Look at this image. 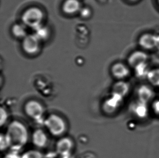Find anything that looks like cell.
Masks as SVG:
<instances>
[{
  "instance_id": "cell-7",
  "label": "cell",
  "mask_w": 159,
  "mask_h": 158,
  "mask_svg": "<svg viewBox=\"0 0 159 158\" xmlns=\"http://www.w3.org/2000/svg\"><path fill=\"white\" fill-rule=\"evenodd\" d=\"M136 96L139 100L149 103L155 97V92L149 86L142 85L136 90Z\"/></svg>"
},
{
  "instance_id": "cell-26",
  "label": "cell",
  "mask_w": 159,
  "mask_h": 158,
  "mask_svg": "<svg viewBox=\"0 0 159 158\" xmlns=\"http://www.w3.org/2000/svg\"><path fill=\"white\" fill-rule=\"evenodd\" d=\"M158 1H159V0H158Z\"/></svg>"
},
{
  "instance_id": "cell-14",
  "label": "cell",
  "mask_w": 159,
  "mask_h": 158,
  "mask_svg": "<svg viewBox=\"0 0 159 158\" xmlns=\"http://www.w3.org/2000/svg\"><path fill=\"white\" fill-rule=\"evenodd\" d=\"M111 72L114 77L122 80L127 77L129 74V71L125 64L117 63L114 64L111 68Z\"/></svg>"
},
{
  "instance_id": "cell-24",
  "label": "cell",
  "mask_w": 159,
  "mask_h": 158,
  "mask_svg": "<svg viewBox=\"0 0 159 158\" xmlns=\"http://www.w3.org/2000/svg\"><path fill=\"white\" fill-rule=\"evenodd\" d=\"M90 11L88 8H84L80 11V14L82 17H88L90 15Z\"/></svg>"
},
{
  "instance_id": "cell-25",
  "label": "cell",
  "mask_w": 159,
  "mask_h": 158,
  "mask_svg": "<svg viewBox=\"0 0 159 158\" xmlns=\"http://www.w3.org/2000/svg\"><path fill=\"white\" fill-rule=\"evenodd\" d=\"M130 1H135V0H130Z\"/></svg>"
},
{
  "instance_id": "cell-15",
  "label": "cell",
  "mask_w": 159,
  "mask_h": 158,
  "mask_svg": "<svg viewBox=\"0 0 159 158\" xmlns=\"http://www.w3.org/2000/svg\"><path fill=\"white\" fill-rule=\"evenodd\" d=\"M80 6L78 0H66L62 6V9L65 13L72 14L80 11Z\"/></svg>"
},
{
  "instance_id": "cell-21",
  "label": "cell",
  "mask_w": 159,
  "mask_h": 158,
  "mask_svg": "<svg viewBox=\"0 0 159 158\" xmlns=\"http://www.w3.org/2000/svg\"><path fill=\"white\" fill-rule=\"evenodd\" d=\"M0 125L2 126L4 124H6L8 118L7 112L2 107H1L0 109Z\"/></svg>"
},
{
  "instance_id": "cell-23",
  "label": "cell",
  "mask_w": 159,
  "mask_h": 158,
  "mask_svg": "<svg viewBox=\"0 0 159 158\" xmlns=\"http://www.w3.org/2000/svg\"><path fill=\"white\" fill-rule=\"evenodd\" d=\"M1 151L5 150L7 148H8V144L5 135L1 134Z\"/></svg>"
},
{
  "instance_id": "cell-22",
  "label": "cell",
  "mask_w": 159,
  "mask_h": 158,
  "mask_svg": "<svg viewBox=\"0 0 159 158\" xmlns=\"http://www.w3.org/2000/svg\"><path fill=\"white\" fill-rule=\"evenodd\" d=\"M151 109L155 115L159 116V98L153 100L152 102Z\"/></svg>"
},
{
  "instance_id": "cell-9",
  "label": "cell",
  "mask_w": 159,
  "mask_h": 158,
  "mask_svg": "<svg viewBox=\"0 0 159 158\" xmlns=\"http://www.w3.org/2000/svg\"><path fill=\"white\" fill-rule=\"evenodd\" d=\"M32 143L36 147L43 148L48 143V137L46 133L41 129H38L33 133Z\"/></svg>"
},
{
  "instance_id": "cell-3",
  "label": "cell",
  "mask_w": 159,
  "mask_h": 158,
  "mask_svg": "<svg viewBox=\"0 0 159 158\" xmlns=\"http://www.w3.org/2000/svg\"><path fill=\"white\" fill-rule=\"evenodd\" d=\"M43 17V13L40 9L32 7L25 11L23 14L22 19L26 26L34 29L41 25Z\"/></svg>"
},
{
  "instance_id": "cell-4",
  "label": "cell",
  "mask_w": 159,
  "mask_h": 158,
  "mask_svg": "<svg viewBox=\"0 0 159 158\" xmlns=\"http://www.w3.org/2000/svg\"><path fill=\"white\" fill-rule=\"evenodd\" d=\"M24 110L27 116L35 120L41 119L44 113V108L43 105L38 101L33 100L26 103L24 107Z\"/></svg>"
},
{
  "instance_id": "cell-17",
  "label": "cell",
  "mask_w": 159,
  "mask_h": 158,
  "mask_svg": "<svg viewBox=\"0 0 159 158\" xmlns=\"http://www.w3.org/2000/svg\"><path fill=\"white\" fill-rule=\"evenodd\" d=\"M12 32L15 37L20 38H24L27 36L26 28L21 24H16L13 26Z\"/></svg>"
},
{
  "instance_id": "cell-11",
  "label": "cell",
  "mask_w": 159,
  "mask_h": 158,
  "mask_svg": "<svg viewBox=\"0 0 159 158\" xmlns=\"http://www.w3.org/2000/svg\"><path fill=\"white\" fill-rule=\"evenodd\" d=\"M147 56L146 54L142 51H136L132 54L129 57V64L134 68H137L142 64H146Z\"/></svg>"
},
{
  "instance_id": "cell-8",
  "label": "cell",
  "mask_w": 159,
  "mask_h": 158,
  "mask_svg": "<svg viewBox=\"0 0 159 158\" xmlns=\"http://www.w3.org/2000/svg\"><path fill=\"white\" fill-rule=\"evenodd\" d=\"M73 147V141L68 137L61 138L56 144L57 152L62 156L68 155Z\"/></svg>"
},
{
  "instance_id": "cell-5",
  "label": "cell",
  "mask_w": 159,
  "mask_h": 158,
  "mask_svg": "<svg viewBox=\"0 0 159 158\" xmlns=\"http://www.w3.org/2000/svg\"><path fill=\"white\" fill-rule=\"evenodd\" d=\"M130 110L135 118L143 120L148 117L149 113L148 103L136 98L130 106Z\"/></svg>"
},
{
  "instance_id": "cell-13",
  "label": "cell",
  "mask_w": 159,
  "mask_h": 158,
  "mask_svg": "<svg viewBox=\"0 0 159 158\" xmlns=\"http://www.w3.org/2000/svg\"><path fill=\"white\" fill-rule=\"evenodd\" d=\"M123 100V98L120 96L112 94L111 97L107 100L105 103L104 107H106L107 111L110 113L114 112L120 107Z\"/></svg>"
},
{
  "instance_id": "cell-19",
  "label": "cell",
  "mask_w": 159,
  "mask_h": 158,
  "mask_svg": "<svg viewBox=\"0 0 159 158\" xmlns=\"http://www.w3.org/2000/svg\"><path fill=\"white\" fill-rule=\"evenodd\" d=\"M21 158H43V154L37 150H29L22 154Z\"/></svg>"
},
{
  "instance_id": "cell-18",
  "label": "cell",
  "mask_w": 159,
  "mask_h": 158,
  "mask_svg": "<svg viewBox=\"0 0 159 158\" xmlns=\"http://www.w3.org/2000/svg\"><path fill=\"white\" fill-rule=\"evenodd\" d=\"M34 30H35V35L38 38L39 40H45L48 37L49 34L48 28L41 25L38 27Z\"/></svg>"
},
{
  "instance_id": "cell-20",
  "label": "cell",
  "mask_w": 159,
  "mask_h": 158,
  "mask_svg": "<svg viewBox=\"0 0 159 158\" xmlns=\"http://www.w3.org/2000/svg\"><path fill=\"white\" fill-rule=\"evenodd\" d=\"M135 69L136 74L139 77H142L144 76L147 77L149 71H147L146 64H142L141 66L136 68Z\"/></svg>"
},
{
  "instance_id": "cell-16",
  "label": "cell",
  "mask_w": 159,
  "mask_h": 158,
  "mask_svg": "<svg viewBox=\"0 0 159 158\" xmlns=\"http://www.w3.org/2000/svg\"><path fill=\"white\" fill-rule=\"evenodd\" d=\"M147 77L152 85L159 87V69L149 71Z\"/></svg>"
},
{
  "instance_id": "cell-6",
  "label": "cell",
  "mask_w": 159,
  "mask_h": 158,
  "mask_svg": "<svg viewBox=\"0 0 159 158\" xmlns=\"http://www.w3.org/2000/svg\"><path fill=\"white\" fill-rule=\"evenodd\" d=\"M39 40L34 34L28 35L24 38L23 48L27 53L34 54L38 51Z\"/></svg>"
},
{
  "instance_id": "cell-10",
  "label": "cell",
  "mask_w": 159,
  "mask_h": 158,
  "mask_svg": "<svg viewBox=\"0 0 159 158\" xmlns=\"http://www.w3.org/2000/svg\"><path fill=\"white\" fill-rule=\"evenodd\" d=\"M130 92V86L129 84L123 81H119L114 84L112 89V94L125 98L129 94Z\"/></svg>"
},
{
  "instance_id": "cell-1",
  "label": "cell",
  "mask_w": 159,
  "mask_h": 158,
  "mask_svg": "<svg viewBox=\"0 0 159 158\" xmlns=\"http://www.w3.org/2000/svg\"><path fill=\"white\" fill-rule=\"evenodd\" d=\"M4 135L9 148L11 150H20L28 141V130L25 125L19 121L11 122L8 126Z\"/></svg>"
},
{
  "instance_id": "cell-2",
  "label": "cell",
  "mask_w": 159,
  "mask_h": 158,
  "mask_svg": "<svg viewBox=\"0 0 159 158\" xmlns=\"http://www.w3.org/2000/svg\"><path fill=\"white\" fill-rule=\"evenodd\" d=\"M44 125L48 132L56 137L62 135L66 129V125L64 119L56 114L48 116L45 120Z\"/></svg>"
},
{
  "instance_id": "cell-12",
  "label": "cell",
  "mask_w": 159,
  "mask_h": 158,
  "mask_svg": "<svg viewBox=\"0 0 159 158\" xmlns=\"http://www.w3.org/2000/svg\"><path fill=\"white\" fill-rule=\"evenodd\" d=\"M159 43V37L154 35L145 34L140 39V44L146 49H152Z\"/></svg>"
}]
</instances>
